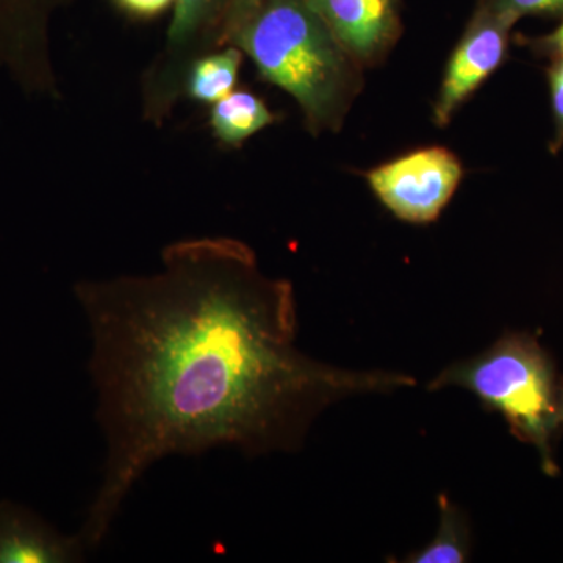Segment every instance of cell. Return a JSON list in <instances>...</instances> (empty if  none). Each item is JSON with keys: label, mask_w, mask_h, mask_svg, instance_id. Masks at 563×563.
I'll list each match as a JSON object with an SVG mask.
<instances>
[{"label": "cell", "mask_w": 563, "mask_h": 563, "mask_svg": "<svg viewBox=\"0 0 563 563\" xmlns=\"http://www.w3.org/2000/svg\"><path fill=\"white\" fill-rule=\"evenodd\" d=\"M550 87L551 113H553V136L550 140V152L558 155L563 150V58L551 60L547 70Z\"/></svg>", "instance_id": "obj_12"}, {"label": "cell", "mask_w": 563, "mask_h": 563, "mask_svg": "<svg viewBox=\"0 0 563 563\" xmlns=\"http://www.w3.org/2000/svg\"><path fill=\"white\" fill-rule=\"evenodd\" d=\"M517 22L509 14L477 0L472 20L448 62L433 103L432 118L437 128H446L463 103L483 87L496 69L501 68L509 52L510 33Z\"/></svg>", "instance_id": "obj_6"}, {"label": "cell", "mask_w": 563, "mask_h": 563, "mask_svg": "<svg viewBox=\"0 0 563 563\" xmlns=\"http://www.w3.org/2000/svg\"><path fill=\"white\" fill-rule=\"evenodd\" d=\"M462 179V162L442 146L407 152L366 173L376 198L398 220L412 224L439 220Z\"/></svg>", "instance_id": "obj_5"}, {"label": "cell", "mask_w": 563, "mask_h": 563, "mask_svg": "<svg viewBox=\"0 0 563 563\" xmlns=\"http://www.w3.org/2000/svg\"><path fill=\"white\" fill-rule=\"evenodd\" d=\"M559 417H561V424L563 426V380L561 384V396H559Z\"/></svg>", "instance_id": "obj_17"}, {"label": "cell", "mask_w": 563, "mask_h": 563, "mask_svg": "<svg viewBox=\"0 0 563 563\" xmlns=\"http://www.w3.org/2000/svg\"><path fill=\"white\" fill-rule=\"evenodd\" d=\"M263 0H229L222 27L221 47L232 46L240 31L252 20Z\"/></svg>", "instance_id": "obj_14"}, {"label": "cell", "mask_w": 563, "mask_h": 563, "mask_svg": "<svg viewBox=\"0 0 563 563\" xmlns=\"http://www.w3.org/2000/svg\"><path fill=\"white\" fill-rule=\"evenodd\" d=\"M440 526L435 539L406 562L462 563L468 561L470 529L459 507L448 496H440Z\"/></svg>", "instance_id": "obj_11"}, {"label": "cell", "mask_w": 563, "mask_h": 563, "mask_svg": "<svg viewBox=\"0 0 563 563\" xmlns=\"http://www.w3.org/2000/svg\"><path fill=\"white\" fill-rule=\"evenodd\" d=\"M496 11L520 21L525 16H563V0H483Z\"/></svg>", "instance_id": "obj_13"}, {"label": "cell", "mask_w": 563, "mask_h": 563, "mask_svg": "<svg viewBox=\"0 0 563 563\" xmlns=\"http://www.w3.org/2000/svg\"><path fill=\"white\" fill-rule=\"evenodd\" d=\"M561 384L553 358L536 336L510 332L483 354L443 369L428 390L462 387L472 391L488 410L501 413L514 437L536 448L543 472L554 477L559 474L554 444L562 428Z\"/></svg>", "instance_id": "obj_3"}, {"label": "cell", "mask_w": 563, "mask_h": 563, "mask_svg": "<svg viewBox=\"0 0 563 563\" xmlns=\"http://www.w3.org/2000/svg\"><path fill=\"white\" fill-rule=\"evenodd\" d=\"M87 550L80 532L66 536L27 507L0 501V563H77Z\"/></svg>", "instance_id": "obj_8"}, {"label": "cell", "mask_w": 563, "mask_h": 563, "mask_svg": "<svg viewBox=\"0 0 563 563\" xmlns=\"http://www.w3.org/2000/svg\"><path fill=\"white\" fill-rule=\"evenodd\" d=\"M362 68L383 63L402 33V0H307Z\"/></svg>", "instance_id": "obj_7"}, {"label": "cell", "mask_w": 563, "mask_h": 563, "mask_svg": "<svg viewBox=\"0 0 563 563\" xmlns=\"http://www.w3.org/2000/svg\"><path fill=\"white\" fill-rule=\"evenodd\" d=\"M229 0H176L165 47L143 80L144 117L161 122L184 95L192 63L221 49L222 27Z\"/></svg>", "instance_id": "obj_4"}, {"label": "cell", "mask_w": 563, "mask_h": 563, "mask_svg": "<svg viewBox=\"0 0 563 563\" xmlns=\"http://www.w3.org/2000/svg\"><path fill=\"white\" fill-rule=\"evenodd\" d=\"M122 10L133 16L152 18L163 13L176 0H114Z\"/></svg>", "instance_id": "obj_16"}, {"label": "cell", "mask_w": 563, "mask_h": 563, "mask_svg": "<svg viewBox=\"0 0 563 563\" xmlns=\"http://www.w3.org/2000/svg\"><path fill=\"white\" fill-rule=\"evenodd\" d=\"M517 41L539 57L550 58V60L563 58V16L553 32L540 36L520 35L517 36Z\"/></svg>", "instance_id": "obj_15"}, {"label": "cell", "mask_w": 563, "mask_h": 563, "mask_svg": "<svg viewBox=\"0 0 563 563\" xmlns=\"http://www.w3.org/2000/svg\"><path fill=\"white\" fill-rule=\"evenodd\" d=\"M232 46L291 96L313 135L339 132L363 88V68L307 0H263Z\"/></svg>", "instance_id": "obj_2"}, {"label": "cell", "mask_w": 563, "mask_h": 563, "mask_svg": "<svg viewBox=\"0 0 563 563\" xmlns=\"http://www.w3.org/2000/svg\"><path fill=\"white\" fill-rule=\"evenodd\" d=\"M274 114L257 96L250 91H235L213 103L210 125L214 136L229 146H239L255 133L273 124Z\"/></svg>", "instance_id": "obj_9"}, {"label": "cell", "mask_w": 563, "mask_h": 563, "mask_svg": "<svg viewBox=\"0 0 563 563\" xmlns=\"http://www.w3.org/2000/svg\"><path fill=\"white\" fill-rule=\"evenodd\" d=\"M92 339L88 372L107 444L80 529L101 547L133 485L169 455L235 448L292 453L329 407L412 388L409 374L350 369L303 354L290 280L263 273L231 236L168 244L147 276L74 285Z\"/></svg>", "instance_id": "obj_1"}, {"label": "cell", "mask_w": 563, "mask_h": 563, "mask_svg": "<svg viewBox=\"0 0 563 563\" xmlns=\"http://www.w3.org/2000/svg\"><path fill=\"white\" fill-rule=\"evenodd\" d=\"M242 62L243 51L236 46L221 47L202 55L188 69L185 95L202 103L221 101L235 90Z\"/></svg>", "instance_id": "obj_10"}]
</instances>
